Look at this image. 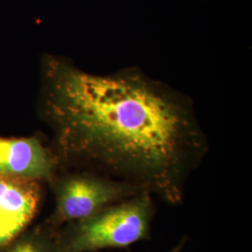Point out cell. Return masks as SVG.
<instances>
[{
	"label": "cell",
	"mask_w": 252,
	"mask_h": 252,
	"mask_svg": "<svg viewBox=\"0 0 252 252\" xmlns=\"http://www.w3.org/2000/svg\"><path fill=\"white\" fill-rule=\"evenodd\" d=\"M43 81L61 167L76 165L182 204L208 152L187 94L136 66L97 75L54 56L45 58Z\"/></svg>",
	"instance_id": "6da1fadb"
},
{
	"label": "cell",
	"mask_w": 252,
	"mask_h": 252,
	"mask_svg": "<svg viewBox=\"0 0 252 252\" xmlns=\"http://www.w3.org/2000/svg\"><path fill=\"white\" fill-rule=\"evenodd\" d=\"M61 164L56 153L36 137H0V175L51 183Z\"/></svg>",
	"instance_id": "5b68a950"
},
{
	"label": "cell",
	"mask_w": 252,
	"mask_h": 252,
	"mask_svg": "<svg viewBox=\"0 0 252 252\" xmlns=\"http://www.w3.org/2000/svg\"><path fill=\"white\" fill-rule=\"evenodd\" d=\"M155 213L153 195L140 192L59 228L63 252L125 249L151 237Z\"/></svg>",
	"instance_id": "7a4b0ae2"
},
{
	"label": "cell",
	"mask_w": 252,
	"mask_h": 252,
	"mask_svg": "<svg viewBox=\"0 0 252 252\" xmlns=\"http://www.w3.org/2000/svg\"><path fill=\"white\" fill-rule=\"evenodd\" d=\"M186 239L187 238H183L181 241H180V243L177 244L175 247H173L171 250L169 251L168 252H180L182 251V249H183V247H184V245H185V242H186Z\"/></svg>",
	"instance_id": "52a82bcc"
},
{
	"label": "cell",
	"mask_w": 252,
	"mask_h": 252,
	"mask_svg": "<svg viewBox=\"0 0 252 252\" xmlns=\"http://www.w3.org/2000/svg\"><path fill=\"white\" fill-rule=\"evenodd\" d=\"M58 230L46 221L27 228L0 252H63Z\"/></svg>",
	"instance_id": "8992f818"
},
{
	"label": "cell",
	"mask_w": 252,
	"mask_h": 252,
	"mask_svg": "<svg viewBox=\"0 0 252 252\" xmlns=\"http://www.w3.org/2000/svg\"><path fill=\"white\" fill-rule=\"evenodd\" d=\"M41 200V182L0 175V251L29 228Z\"/></svg>",
	"instance_id": "277c9868"
},
{
	"label": "cell",
	"mask_w": 252,
	"mask_h": 252,
	"mask_svg": "<svg viewBox=\"0 0 252 252\" xmlns=\"http://www.w3.org/2000/svg\"><path fill=\"white\" fill-rule=\"evenodd\" d=\"M55 208L46 220L54 228L85 219L100 209L146 192L133 184L95 172L81 170L59 175L50 183Z\"/></svg>",
	"instance_id": "3957f363"
}]
</instances>
